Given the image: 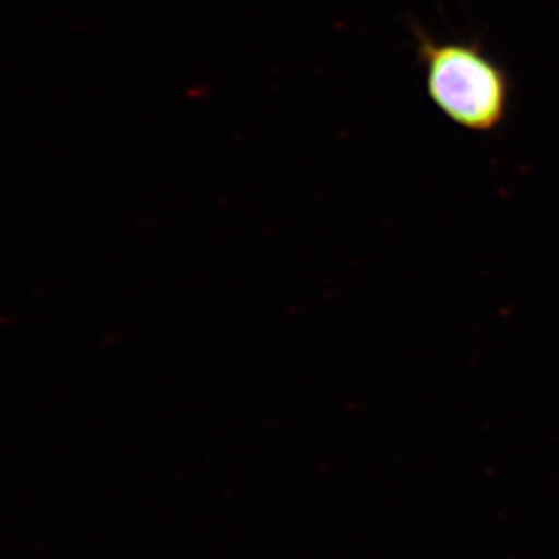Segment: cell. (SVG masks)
<instances>
[{"mask_svg": "<svg viewBox=\"0 0 559 559\" xmlns=\"http://www.w3.org/2000/svg\"><path fill=\"white\" fill-rule=\"evenodd\" d=\"M427 95L449 122L471 133H495L512 103L511 76L478 40L436 38L413 24Z\"/></svg>", "mask_w": 559, "mask_h": 559, "instance_id": "6da1fadb", "label": "cell"}]
</instances>
